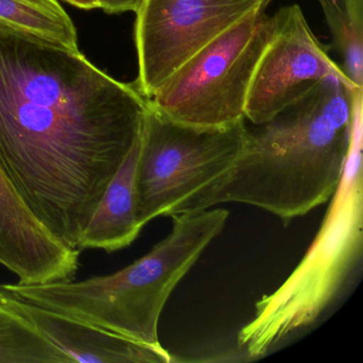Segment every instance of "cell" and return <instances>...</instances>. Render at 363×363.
I'll use <instances>...</instances> for the list:
<instances>
[{"label": "cell", "mask_w": 363, "mask_h": 363, "mask_svg": "<svg viewBox=\"0 0 363 363\" xmlns=\"http://www.w3.org/2000/svg\"><path fill=\"white\" fill-rule=\"evenodd\" d=\"M0 363H67L30 324L0 303Z\"/></svg>", "instance_id": "5bb4252c"}, {"label": "cell", "mask_w": 363, "mask_h": 363, "mask_svg": "<svg viewBox=\"0 0 363 363\" xmlns=\"http://www.w3.org/2000/svg\"><path fill=\"white\" fill-rule=\"evenodd\" d=\"M245 121L213 128L190 126L165 118L148 103L135 171L142 226L159 216L206 210L207 199L243 154Z\"/></svg>", "instance_id": "5b68a950"}, {"label": "cell", "mask_w": 363, "mask_h": 363, "mask_svg": "<svg viewBox=\"0 0 363 363\" xmlns=\"http://www.w3.org/2000/svg\"><path fill=\"white\" fill-rule=\"evenodd\" d=\"M318 3L343 60L344 73L362 90L363 0H318Z\"/></svg>", "instance_id": "4fadbf2b"}, {"label": "cell", "mask_w": 363, "mask_h": 363, "mask_svg": "<svg viewBox=\"0 0 363 363\" xmlns=\"http://www.w3.org/2000/svg\"><path fill=\"white\" fill-rule=\"evenodd\" d=\"M271 0H143L135 11L138 90L150 99L191 57Z\"/></svg>", "instance_id": "52a82bcc"}, {"label": "cell", "mask_w": 363, "mask_h": 363, "mask_svg": "<svg viewBox=\"0 0 363 363\" xmlns=\"http://www.w3.org/2000/svg\"><path fill=\"white\" fill-rule=\"evenodd\" d=\"M65 1L82 10H93L99 8L96 0H65Z\"/></svg>", "instance_id": "2e32d148"}, {"label": "cell", "mask_w": 363, "mask_h": 363, "mask_svg": "<svg viewBox=\"0 0 363 363\" xmlns=\"http://www.w3.org/2000/svg\"><path fill=\"white\" fill-rule=\"evenodd\" d=\"M80 250L59 240L31 211L0 169V265L18 284L75 279Z\"/></svg>", "instance_id": "9c48e42d"}, {"label": "cell", "mask_w": 363, "mask_h": 363, "mask_svg": "<svg viewBox=\"0 0 363 363\" xmlns=\"http://www.w3.org/2000/svg\"><path fill=\"white\" fill-rule=\"evenodd\" d=\"M0 303L29 323L69 362L169 363V352L125 339L116 333L18 297L0 293Z\"/></svg>", "instance_id": "30bf717a"}, {"label": "cell", "mask_w": 363, "mask_h": 363, "mask_svg": "<svg viewBox=\"0 0 363 363\" xmlns=\"http://www.w3.org/2000/svg\"><path fill=\"white\" fill-rule=\"evenodd\" d=\"M350 79L316 39L298 5L272 16V33L255 69L245 104V120L269 122L328 77Z\"/></svg>", "instance_id": "ba28073f"}, {"label": "cell", "mask_w": 363, "mask_h": 363, "mask_svg": "<svg viewBox=\"0 0 363 363\" xmlns=\"http://www.w3.org/2000/svg\"><path fill=\"white\" fill-rule=\"evenodd\" d=\"M147 110L82 52L0 27V169L67 245L78 250Z\"/></svg>", "instance_id": "6da1fadb"}, {"label": "cell", "mask_w": 363, "mask_h": 363, "mask_svg": "<svg viewBox=\"0 0 363 363\" xmlns=\"http://www.w3.org/2000/svg\"><path fill=\"white\" fill-rule=\"evenodd\" d=\"M362 247L360 118L343 178L315 239L286 281L257 301L254 316L238 333V346L258 358L315 324L345 291L361 263Z\"/></svg>", "instance_id": "277c9868"}, {"label": "cell", "mask_w": 363, "mask_h": 363, "mask_svg": "<svg viewBox=\"0 0 363 363\" xmlns=\"http://www.w3.org/2000/svg\"><path fill=\"white\" fill-rule=\"evenodd\" d=\"M272 33L264 9L244 16L178 67L148 99L165 118L195 127L245 120L250 82Z\"/></svg>", "instance_id": "8992f818"}, {"label": "cell", "mask_w": 363, "mask_h": 363, "mask_svg": "<svg viewBox=\"0 0 363 363\" xmlns=\"http://www.w3.org/2000/svg\"><path fill=\"white\" fill-rule=\"evenodd\" d=\"M99 9L109 14L135 12L139 9L143 0H97Z\"/></svg>", "instance_id": "9a60e30c"}, {"label": "cell", "mask_w": 363, "mask_h": 363, "mask_svg": "<svg viewBox=\"0 0 363 363\" xmlns=\"http://www.w3.org/2000/svg\"><path fill=\"white\" fill-rule=\"evenodd\" d=\"M228 216L227 210L216 208L173 216L169 235L121 271L79 281L24 284L20 296L157 352H169L159 339L163 309L176 286L223 233Z\"/></svg>", "instance_id": "3957f363"}, {"label": "cell", "mask_w": 363, "mask_h": 363, "mask_svg": "<svg viewBox=\"0 0 363 363\" xmlns=\"http://www.w3.org/2000/svg\"><path fill=\"white\" fill-rule=\"evenodd\" d=\"M0 27L80 52L75 25L58 0H0Z\"/></svg>", "instance_id": "7c38bea8"}, {"label": "cell", "mask_w": 363, "mask_h": 363, "mask_svg": "<svg viewBox=\"0 0 363 363\" xmlns=\"http://www.w3.org/2000/svg\"><path fill=\"white\" fill-rule=\"evenodd\" d=\"M362 90L328 77L264 124L248 128L243 154L207 199L254 206L289 224L333 199L345 172Z\"/></svg>", "instance_id": "7a4b0ae2"}, {"label": "cell", "mask_w": 363, "mask_h": 363, "mask_svg": "<svg viewBox=\"0 0 363 363\" xmlns=\"http://www.w3.org/2000/svg\"><path fill=\"white\" fill-rule=\"evenodd\" d=\"M140 141L129 152L106 189L82 233L78 250L118 252L131 245L144 228L138 220L135 192Z\"/></svg>", "instance_id": "8fae6325"}]
</instances>
